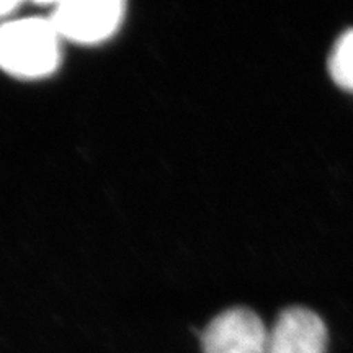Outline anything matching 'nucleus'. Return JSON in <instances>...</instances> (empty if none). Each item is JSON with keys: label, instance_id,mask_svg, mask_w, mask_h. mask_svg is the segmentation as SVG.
<instances>
[{"label": "nucleus", "instance_id": "obj_2", "mask_svg": "<svg viewBox=\"0 0 353 353\" xmlns=\"http://www.w3.org/2000/svg\"><path fill=\"white\" fill-rule=\"evenodd\" d=\"M125 3L120 0H65L54 6L50 20L61 39L94 44L120 28Z\"/></svg>", "mask_w": 353, "mask_h": 353}, {"label": "nucleus", "instance_id": "obj_3", "mask_svg": "<svg viewBox=\"0 0 353 353\" xmlns=\"http://www.w3.org/2000/svg\"><path fill=\"white\" fill-rule=\"evenodd\" d=\"M268 330L254 311L234 307L214 317L201 339L203 353H265Z\"/></svg>", "mask_w": 353, "mask_h": 353}, {"label": "nucleus", "instance_id": "obj_6", "mask_svg": "<svg viewBox=\"0 0 353 353\" xmlns=\"http://www.w3.org/2000/svg\"><path fill=\"white\" fill-rule=\"evenodd\" d=\"M20 7L19 2H10V0H0V19L7 17L8 13L15 12Z\"/></svg>", "mask_w": 353, "mask_h": 353}, {"label": "nucleus", "instance_id": "obj_4", "mask_svg": "<svg viewBox=\"0 0 353 353\" xmlns=\"http://www.w3.org/2000/svg\"><path fill=\"white\" fill-rule=\"evenodd\" d=\"M327 330L316 312L286 309L268 330L265 353H325Z\"/></svg>", "mask_w": 353, "mask_h": 353}, {"label": "nucleus", "instance_id": "obj_1", "mask_svg": "<svg viewBox=\"0 0 353 353\" xmlns=\"http://www.w3.org/2000/svg\"><path fill=\"white\" fill-rule=\"evenodd\" d=\"M59 34L50 19H20L0 25V69L21 79H39L59 64Z\"/></svg>", "mask_w": 353, "mask_h": 353}, {"label": "nucleus", "instance_id": "obj_5", "mask_svg": "<svg viewBox=\"0 0 353 353\" xmlns=\"http://www.w3.org/2000/svg\"><path fill=\"white\" fill-rule=\"evenodd\" d=\"M329 68L339 85L353 90V30L343 34L335 44Z\"/></svg>", "mask_w": 353, "mask_h": 353}]
</instances>
